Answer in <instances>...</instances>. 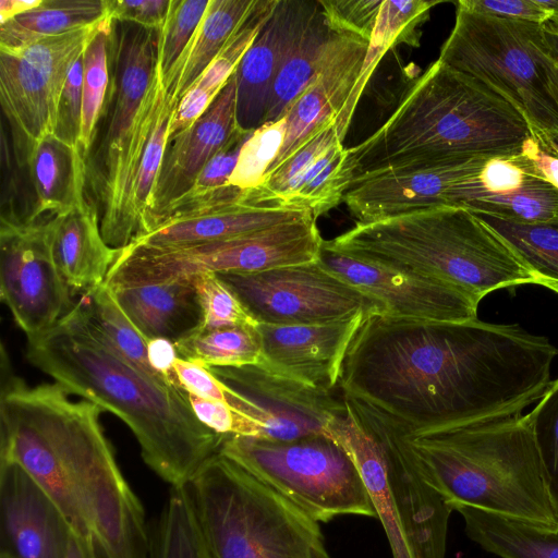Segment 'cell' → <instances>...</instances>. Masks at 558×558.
<instances>
[{
	"label": "cell",
	"instance_id": "cell-12",
	"mask_svg": "<svg viewBox=\"0 0 558 558\" xmlns=\"http://www.w3.org/2000/svg\"><path fill=\"white\" fill-rule=\"evenodd\" d=\"M99 22L21 47L0 48V101L22 168L32 149L54 134L68 75Z\"/></svg>",
	"mask_w": 558,
	"mask_h": 558
},
{
	"label": "cell",
	"instance_id": "cell-44",
	"mask_svg": "<svg viewBox=\"0 0 558 558\" xmlns=\"http://www.w3.org/2000/svg\"><path fill=\"white\" fill-rule=\"evenodd\" d=\"M250 135L251 133L239 130L229 143L204 166L192 187L170 205L197 198L228 186L230 177L236 166L241 148Z\"/></svg>",
	"mask_w": 558,
	"mask_h": 558
},
{
	"label": "cell",
	"instance_id": "cell-19",
	"mask_svg": "<svg viewBox=\"0 0 558 558\" xmlns=\"http://www.w3.org/2000/svg\"><path fill=\"white\" fill-rule=\"evenodd\" d=\"M367 314L316 324H258L263 352L258 366L315 388L333 390L348 348Z\"/></svg>",
	"mask_w": 558,
	"mask_h": 558
},
{
	"label": "cell",
	"instance_id": "cell-9",
	"mask_svg": "<svg viewBox=\"0 0 558 558\" xmlns=\"http://www.w3.org/2000/svg\"><path fill=\"white\" fill-rule=\"evenodd\" d=\"M158 32L113 21L105 130L86 157V179L101 234L116 250L128 246L137 235L131 202L133 145L157 63Z\"/></svg>",
	"mask_w": 558,
	"mask_h": 558
},
{
	"label": "cell",
	"instance_id": "cell-35",
	"mask_svg": "<svg viewBox=\"0 0 558 558\" xmlns=\"http://www.w3.org/2000/svg\"><path fill=\"white\" fill-rule=\"evenodd\" d=\"M163 82L160 86L154 123L143 148L132 191V208L137 236L154 225V195L169 137V125L177 108Z\"/></svg>",
	"mask_w": 558,
	"mask_h": 558
},
{
	"label": "cell",
	"instance_id": "cell-52",
	"mask_svg": "<svg viewBox=\"0 0 558 558\" xmlns=\"http://www.w3.org/2000/svg\"><path fill=\"white\" fill-rule=\"evenodd\" d=\"M65 558H108L93 534L72 532Z\"/></svg>",
	"mask_w": 558,
	"mask_h": 558
},
{
	"label": "cell",
	"instance_id": "cell-46",
	"mask_svg": "<svg viewBox=\"0 0 558 558\" xmlns=\"http://www.w3.org/2000/svg\"><path fill=\"white\" fill-rule=\"evenodd\" d=\"M82 88L83 54L73 64L64 84L53 134L63 143L77 148H80L82 125Z\"/></svg>",
	"mask_w": 558,
	"mask_h": 558
},
{
	"label": "cell",
	"instance_id": "cell-48",
	"mask_svg": "<svg viewBox=\"0 0 558 558\" xmlns=\"http://www.w3.org/2000/svg\"><path fill=\"white\" fill-rule=\"evenodd\" d=\"M463 7L486 15L544 25L550 14L536 0H460Z\"/></svg>",
	"mask_w": 558,
	"mask_h": 558
},
{
	"label": "cell",
	"instance_id": "cell-41",
	"mask_svg": "<svg viewBox=\"0 0 558 558\" xmlns=\"http://www.w3.org/2000/svg\"><path fill=\"white\" fill-rule=\"evenodd\" d=\"M547 492L558 521V378L531 410Z\"/></svg>",
	"mask_w": 558,
	"mask_h": 558
},
{
	"label": "cell",
	"instance_id": "cell-36",
	"mask_svg": "<svg viewBox=\"0 0 558 558\" xmlns=\"http://www.w3.org/2000/svg\"><path fill=\"white\" fill-rule=\"evenodd\" d=\"M113 20L107 14L83 51L82 125L80 148L86 159L95 142L97 126L109 90L110 39Z\"/></svg>",
	"mask_w": 558,
	"mask_h": 558
},
{
	"label": "cell",
	"instance_id": "cell-15",
	"mask_svg": "<svg viewBox=\"0 0 558 558\" xmlns=\"http://www.w3.org/2000/svg\"><path fill=\"white\" fill-rule=\"evenodd\" d=\"M46 220L0 228L1 300L27 338L53 327L75 304L52 257Z\"/></svg>",
	"mask_w": 558,
	"mask_h": 558
},
{
	"label": "cell",
	"instance_id": "cell-2",
	"mask_svg": "<svg viewBox=\"0 0 558 558\" xmlns=\"http://www.w3.org/2000/svg\"><path fill=\"white\" fill-rule=\"evenodd\" d=\"M26 357L68 392L120 417L136 437L145 463L171 487L186 485L227 436L196 417L184 389L101 344L71 312L27 338Z\"/></svg>",
	"mask_w": 558,
	"mask_h": 558
},
{
	"label": "cell",
	"instance_id": "cell-53",
	"mask_svg": "<svg viewBox=\"0 0 558 558\" xmlns=\"http://www.w3.org/2000/svg\"><path fill=\"white\" fill-rule=\"evenodd\" d=\"M40 1L41 0H0V24L37 7Z\"/></svg>",
	"mask_w": 558,
	"mask_h": 558
},
{
	"label": "cell",
	"instance_id": "cell-18",
	"mask_svg": "<svg viewBox=\"0 0 558 558\" xmlns=\"http://www.w3.org/2000/svg\"><path fill=\"white\" fill-rule=\"evenodd\" d=\"M353 178L349 148L331 123L251 190V201L258 206L306 208L318 218L342 202Z\"/></svg>",
	"mask_w": 558,
	"mask_h": 558
},
{
	"label": "cell",
	"instance_id": "cell-22",
	"mask_svg": "<svg viewBox=\"0 0 558 558\" xmlns=\"http://www.w3.org/2000/svg\"><path fill=\"white\" fill-rule=\"evenodd\" d=\"M368 43L353 34H333L318 74L287 116L286 137L266 178L314 135L335 123L356 84Z\"/></svg>",
	"mask_w": 558,
	"mask_h": 558
},
{
	"label": "cell",
	"instance_id": "cell-33",
	"mask_svg": "<svg viewBox=\"0 0 558 558\" xmlns=\"http://www.w3.org/2000/svg\"><path fill=\"white\" fill-rule=\"evenodd\" d=\"M106 15V0H41L37 7L0 24V48H16L94 25Z\"/></svg>",
	"mask_w": 558,
	"mask_h": 558
},
{
	"label": "cell",
	"instance_id": "cell-11",
	"mask_svg": "<svg viewBox=\"0 0 558 558\" xmlns=\"http://www.w3.org/2000/svg\"><path fill=\"white\" fill-rule=\"evenodd\" d=\"M218 452L319 523L342 515L377 519L356 465L327 435L291 441L227 435Z\"/></svg>",
	"mask_w": 558,
	"mask_h": 558
},
{
	"label": "cell",
	"instance_id": "cell-37",
	"mask_svg": "<svg viewBox=\"0 0 558 558\" xmlns=\"http://www.w3.org/2000/svg\"><path fill=\"white\" fill-rule=\"evenodd\" d=\"M475 215L517 251L535 274L538 286L558 293V221L519 223L484 214Z\"/></svg>",
	"mask_w": 558,
	"mask_h": 558
},
{
	"label": "cell",
	"instance_id": "cell-45",
	"mask_svg": "<svg viewBox=\"0 0 558 558\" xmlns=\"http://www.w3.org/2000/svg\"><path fill=\"white\" fill-rule=\"evenodd\" d=\"M187 397L196 417L211 430L221 435L263 438L260 424L228 403L204 399L189 392Z\"/></svg>",
	"mask_w": 558,
	"mask_h": 558
},
{
	"label": "cell",
	"instance_id": "cell-58",
	"mask_svg": "<svg viewBox=\"0 0 558 558\" xmlns=\"http://www.w3.org/2000/svg\"><path fill=\"white\" fill-rule=\"evenodd\" d=\"M0 558H14L10 553L5 550L0 551Z\"/></svg>",
	"mask_w": 558,
	"mask_h": 558
},
{
	"label": "cell",
	"instance_id": "cell-26",
	"mask_svg": "<svg viewBox=\"0 0 558 558\" xmlns=\"http://www.w3.org/2000/svg\"><path fill=\"white\" fill-rule=\"evenodd\" d=\"M110 290L146 341L162 338L177 342L202 325L203 312L194 278Z\"/></svg>",
	"mask_w": 558,
	"mask_h": 558
},
{
	"label": "cell",
	"instance_id": "cell-28",
	"mask_svg": "<svg viewBox=\"0 0 558 558\" xmlns=\"http://www.w3.org/2000/svg\"><path fill=\"white\" fill-rule=\"evenodd\" d=\"M333 34L316 1L277 73L263 124L288 116L293 104L318 74Z\"/></svg>",
	"mask_w": 558,
	"mask_h": 558
},
{
	"label": "cell",
	"instance_id": "cell-49",
	"mask_svg": "<svg viewBox=\"0 0 558 558\" xmlns=\"http://www.w3.org/2000/svg\"><path fill=\"white\" fill-rule=\"evenodd\" d=\"M173 376L177 385L186 392L227 403L225 385L203 364L178 357Z\"/></svg>",
	"mask_w": 558,
	"mask_h": 558
},
{
	"label": "cell",
	"instance_id": "cell-8",
	"mask_svg": "<svg viewBox=\"0 0 558 558\" xmlns=\"http://www.w3.org/2000/svg\"><path fill=\"white\" fill-rule=\"evenodd\" d=\"M185 486L206 558H331L318 521L219 452Z\"/></svg>",
	"mask_w": 558,
	"mask_h": 558
},
{
	"label": "cell",
	"instance_id": "cell-5",
	"mask_svg": "<svg viewBox=\"0 0 558 558\" xmlns=\"http://www.w3.org/2000/svg\"><path fill=\"white\" fill-rule=\"evenodd\" d=\"M60 463L90 533L108 558H149L144 508L123 477L99 422L102 409L70 399L58 383L34 387L12 375L1 381Z\"/></svg>",
	"mask_w": 558,
	"mask_h": 558
},
{
	"label": "cell",
	"instance_id": "cell-14",
	"mask_svg": "<svg viewBox=\"0 0 558 558\" xmlns=\"http://www.w3.org/2000/svg\"><path fill=\"white\" fill-rule=\"evenodd\" d=\"M225 385L227 403L255 420L263 438L291 441L325 435L327 423L345 403L332 390L315 388L258 365L206 366Z\"/></svg>",
	"mask_w": 558,
	"mask_h": 558
},
{
	"label": "cell",
	"instance_id": "cell-24",
	"mask_svg": "<svg viewBox=\"0 0 558 558\" xmlns=\"http://www.w3.org/2000/svg\"><path fill=\"white\" fill-rule=\"evenodd\" d=\"M315 5L316 1L279 0L271 16L243 56L234 72L235 119L240 130L252 133L263 124L277 73Z\"/></svg>",
	"mask_w": 558,
	"mask_h": 558
},
{
	"label": "cell",
	"instance_id": "cell-4",
	"mask_svg": "<svg viewBox=\"0 0 558 558\" xmlns=\"http://www.w3.org/2000/svg\"><path fill=\"white\" fill-rule=\"evenodd\" d=\"M329 250L452 283L482 300L499 290L538 284L517 251L477 215L436 206L356 222L325 241Z\"/></svg>",
	"mask_w": 558,
	"mask_h": 558
},
{
	"label": "cell",
	"instance_id": "cell-38",
	"mask_svg": "<svg viewBox=\"0 0 558 558\" xmlns=\"http://www.w3.org/2000/svg\"><path fill=\"white\" fill-rule=\"evenodd\" d=\"M149 558H206L185 485L170 488L150 533Z\"/></svg>",
	"mask_w": 558,
	"mask_h": 558
},
{
	"label": "cell",
	"instance_id": "cell-56",
	"mask_svg": "<svg viewBox=\"0 0 558 558\" xmlns=\"http://www.w3.org/2000/svg\"><path fill=\"white\" fill-rule=\"evenodd\" d=\"M547 48V47H546ZM546 68L549 75V78L555 87V90L558 95V62L554 60L547 52L546 57Z\"/></svg>",
	"mask_w": 558,
	"mask_h": 558
},
{
	"label": "cell",
	"instance_id": "cell-39",
	"mask_svg": "<svg viewBox=\"0 0 558 558\" xmlns=\"http://www.w3.org/2000/svg\"><path fill=\"white\" fill-rule=\"evenodd\" d=\"M286 132L287 117L254 130L241 148L229 184L241 190H254L262 185L279 155Z\"/></svg>",
	"mask_w": 558,
	"mask_h": 558
},
{
	"label": "cell",
	"instance_id": "cell-17",
	"mask_svg": "<svg viewBox=\"0 0 558 558\" xmlns=\"http://www.w3.org/2000/svg\"><path fill=\"white\" fill-rule=\"evenodd\" d=\"M250 192L229 184L201 197L172 204L153 229L128 246L166 247L222 240L314 216L306 208L255 205Z\"/></svg>",
	"mask_w": 558,
	"mask_h": 558
},
{
	"label": "cell",
	"instance_id": "cell-23",
	"mask_svg": "<svg viewBox=\"0 0 558 558\" xmlns=\"http://www.w3.org/2000/svg\"><path fill=\"white\" fill-rule=\"evenodd\" d=\"M235 105L236 78L233 73L205 113L185 131L168 140L154 195L153 228L165 209L192 187L204 166L240 130Z\"/></svg>",
	"mask_w": 558,
	"mask_h": 558
},
{
	"label": "cell",
	"instance_id": "cell-25",
	"mask_svg": "<svg viewBox=\"0 0 558 558\" xmlns=\"http://www.w3.org/2000/svg\"><path fill=\"white\" fill-rule=\"evenodd\" d=\"M52 257L73 295L105 283L118 250L100 230L95 205L86 197L71 210L46 220Z\"/></svg>",
	"mask_w": 558,
	"mask_h": 558
},
{
	"label": "cell",
	"instance_id": "cell-16",
	"mask_svg": "<svg viewBox=\"0 0 558 558\" xmlns=\"http://www.w3.org/2000/svg\"><path fill=\"white\" fill-rule=\"evenodd\" d=\"M318 260L378 302L385 315L436 323L477 318L482 300L452 283L354 258L324 245Z\"/></svg>",
	"mask_w": 558,
	"mask_h": 558
},
{
	"label": "cell",
	"instance_id": "cell-43",
	"mask_svg": "<svg viewBox=\"0 0 558 558\" xmlns=\"http://www.w3.org/2000/svg\"><path fill=\"white\" fill-rule=\"evenodd\" d=\"M327 25L335 33L371 40L384 0H317Z\"/></svg>",
	"mask_w": 558,
	"mask_h": 558
},
{
	"label": "cell",
	"instance_id": "cell-6",
	"mask_svg": "<svg viewBox=\"0 0 558 558\" xmlns=\"http://www.w3.org/2000/svg\"><path fill=\"white\" fill-rule=\"evenodd\" d=\"M408 436L424 481L451 508L464 505L547 527L558 525L531 411Z\"/></svg>",
	"mask_w": 558,
	"mask_h": 558
},
{
	"label": "cell",
	"instance_id": "cell-29",
	"mask_svg": "<svg viewBox=\"0 0 558 558\" xmlns=\"http://www.w3.org/2000/svg\"><path fill=\"white\" fill-rule=\"evenodd\" d=\"M256 0H210L191 43L162 77L169 95L179 100L195 84L252 12Z\"/></svg>",
	"mask_w": 558,
	"mask_h": 558
},
{
	"label": "cell",
	"instance_id": "cell-7",
	"mask_svg": "<svg viewBox=\"0 0 558 558\" xmlns=\"http://www.w3.org/2000/svg\"><path fill=\"white\" fill-rule=\"evenodd\" d=\"M325 427L351 457L365 484L392 558H445L453 509L423 478L403 426L377 409L343 397Z\"/></svg>",
	"mask_w": 558,
	"mask_h": 558
},
{
	"label": "cell",
	"instance_id": "cell-32",
	"mask_svg": "<svg viewBox=\"0 0 558 558\" xmlns=\"http://www.w3.org/2000/svg\"><path fill=\"white\" fill-rule=\"evenodd\" d=\"M70 312L101 344L146 374L171 384L151 367L147 341L126 317L106 283L82 294Z\"/></svg>",
	"mask_w": 558,
	"mask_h": 558
},
{
	"label": "cell",
	"instance_id": "cell-10",
	"mask_svg": "<svg viewBox=\"0 0 558 558\" xmlns=\"http://www.w3.org/2000/svg\"><path fill=\"white\" fill-rule=\"evenodd\" d=\"M546 57L543 25L477 13L457 2L438 59L509 101L541 136L558 132V95Z\"/></svg>",
	"mask_w": 558,
	"mask_h": 558
},
{
	"label": "cell",
	"instance_id": "cell-50",
	"mask_svg": "<svg viewBox=\"0 0 558 558\" xmlns=\"http://www.w3.org/2000/svg\"><path fill=\"white\" fill-rule=\"evenodd\" d=\"M521 153L541 177L558 189V154L545 146L535 134L525 141Z\"/></svg>",
	"mask_w": 558,
	"mask_h": 558
},
{
	"label": "cell",
	"instance_id": "cell-47",
	"mask_svg": "<svg viewBox=\"0 0 558 558\" xmlns=\"http://www.w3.org/2000/svg\"><path fill=\"white\" fill-rule=\"evenodd\" d=\"M170 2L171 0H106V10L113 21L160 31L166 21Z\"/></svg>",
	"mask_w": 558,
	"mask_h": 558
},
{
	"label": "cell",
	"instance_id": "cell-54",
	"mask_svg": "<svg viewBox=\"0 0 558 558\" xmlns=\"http://www.w3.org/2000/svg\"><path fill=\"white\" fill-rule=\"evenodd\" d=\"M543 36L548 54L558 62V25L545 23L543 25Z\"/></svg>",
	"mask_w": 558,
	"mask_h": 558
},
{
	"label": "cell",
	"instance_id": "cell-55",
	"mask_svg": "<svg viewBox=\"0 0 558 558\" xmlns=\"http://www.w3.org/2000/svg\"><path fill=\"white\" fill-rule=\"evenodd\" d=\"M536 2L550 14L547 23L558 25V0H536Z\"/></svg>",
	"mask_w": 558,
	"mask_h": 558
},
{
	"label": "cell",
	"instance_id": "cell-34",
	"mask_svg": "<svg viewBox=\"0 0 558 558\" xmlns=\"http://www.w3.org/2000/svg\"><path fill=\"white\" fill-rule=\"evenodd\" d=\"M174 344L180 359L204 366L258 365L263 356L257 326L199 327Z\"/></svg>",
	"mask_w": 558,
	"mask_h": 558
},
{
	"label": "cell",
	"instance_id": "cell-20",
	"mask_svg": "<svg viewBox=\"0 0 558 558\" xmlns=\"http://www.w3.org/2000/svg\"><path fill=\"white\" fill-rule=\"evenodd\" d=\"M452 206L519 223L558 221V189L519 153L488 158L454 192Z\"/></svg>",
	"mask_w": 558,
	"mask_h": 558
},
{
	"label": "cell",
	"instance_id": "cell-27",
	"mask_svg": "<svg viewBox=\"0 0 558 558\" xmlns=\"http://www.w3.org/2000/svg\"><path fill=\"white\" fill-rule=\"evenodd\" d=\"M26 169L35 201L34 221L64 214L87 197L82 150L53 134L32 149Z\"/></svg>",
	"mask_w": 558,
	"mask_h": 558
},
{
	"label": "cell",
	"instance_id": "cell-3",
	"mask_svg": "<svg viewBox=\"0 0 558 558\" xmlns=\"http://www.w3.org/2000/svg\"><path fill=\"white\" fill-rule=\"evenodd\" d=\"M532 135L526 119L509 101L437 59L390 118L349 148V157L356 177L409 160L517 155Z\"/></svg>",
	"mask_w": 558,
	"mask_h": 558
},
{
	"label": "cell",
	"instance_id": "cell-30",
	"mask_svg": "<svg viewBox=\"0 0 558 558\" xmlns=\"http://www.w3.org/2000/svg\"><path fill=\"white\" fill-rule=\"evenodd\" d=\"M441 1L384 0L375 29L368 43L366 56L350 96L335 121L340 140L347 136L359 100L383 57L399 44L412 47L420 45L418 29L429 15L433 7Z\"/></svg>",
	"mask_w": 558,
	"mask_h": 558
},
{
	"label": "cell",
	"instance_id": "cell-57",
	"mask_svg": "<svg viewBox=\"0 0 558 558\" xmlns=\"http://www.w3.org/2000/svg\"><path fill=\"white\" fill-rule=\"evenodd\" d=\"M537 137L545 146L558 154V132L544 134Z\"/></svg>",
	"mask_w": 558,
	"mask_h": 558
},
{
	"label": "cell",
	"instance_id": "cell-51",
	"mask_svg": "<svg viewBox=\"0 0 558 558\" xmlns=\"http://www.w3.org/2000/svg\"><path fill=\"white\" fill-rule=\"evenodd\" d=\"M147 356L151 367L158 374L171 384L177 385L173 376V364L179 355L174 342L162 338L148 340Z\"/></svg>",
	"mask_w": 558,
	"mask_h": 558
},
{
	"label": "cell",
	"instance_id": "cell-40",
	"mask_svg": "<svg viewBox=\"0 0 558 558\" xmlns=\"http://www.w3.org/2000/svg\"><path fill=\"white\" fill-rule=\"evenodd\" d=\"M210 0H171L158 32L157 56L165 77L175 65L196 33Z\"/></svg>",
	"mask_w": 558,
	"mask_h": 558
},
{
	"label": "cell",
	"instance_id": "cell-31",
	"mask_svg": "<svg viewBox=\"0 0 558 558\" xmlns=\"http://www.w3.org/2000/svg\"><path fill=\"white\" fill-rule=\"evenodd\" d=\"M466 536L500 558H558V525L547 527L464 505H454Z\"/></svg>",
	"mask_w": 558,
	"mask_h": 558
},
{
	"label": "cell",
	"instance_id": "cell-13",
	"mask_svg": "<svg viewBox=\"0 0 558 558\" xmlns=\"http://www.w3.org/2000/svg\"><path fill=\"white\" fill-rule=\"evenodd\" d=\"M216 275L258 324H316L384 312L378 302L319 260L258 272Z\"/></svg>",
	"mask_w": 558,
	"mask_h": 558
},
{
	"label": "cell",
	"instance_id": "cell-1",
	"mask_svg": "<svg viewBox=\"0 0 558 558\" xmlns=\"http://www.w3.org/2000/svg\"><path fill=\"white\" fill-rule=\"evenodd\" d=\"M558 348L518 324L436 323L367 314L338 386L409 434L520 414L551 383Z\"/></svg>",
	"mask_w": 558,
	"mask_h": 558
},
{
	"label": "cell",
	"instance_id": "cell-42",
	"mask_svg": "<svg viewBox=\"0 0 558 558\" xmlns=\"http://www.w3.org/2000/svg\"><path fill=\"white\" fill-rule=\"evenodd\" d=\"M203 312L201 328L214 329L234 326H257L233 292L216 274L194 277Z\"/></svg>",
	"mask_w": 558,
	"mask_h": 558
},
{
	"label": "cell",
	"instance_id": "cell-21",
	"mask_svg": "<svg viewBox=\"0 0 558 558\" xmlns=\"http://www.w3.org/2000/svg\"><path fill=\"white\" fill-rule=\"evenodd\" d=\"M1 550L14 558H65L72 527L17 464L0 461Z\"/></svg>",
	"mask_w": 558,
	"mask_h": 558
}]
</instances>
